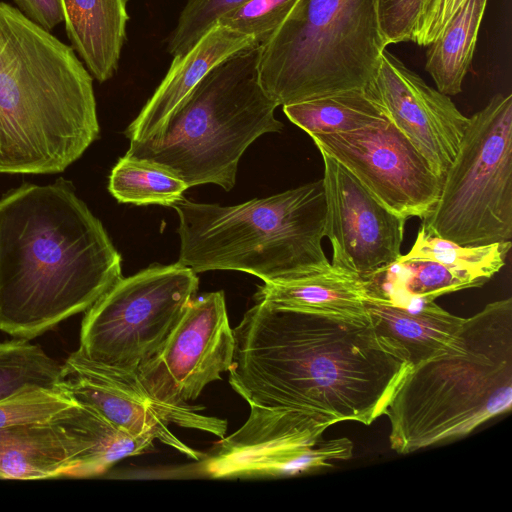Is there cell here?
<instances>
[{"mask_svg": "<svg viewBox=\"0 0 512 512\" xmlns=\"http://www.w3.org/2000/svg\"><path fill=\"white\" fill-rule=\"evenodd\" d=\"M229 383L248 405L310 417L325 427L370 425L409 367L359 320L256 301L233 330Z\"/></svg>", "mask_w": 512, "mask_h": 512, "instance_id": "1", "label": "cell"}, {"mask_svg": "<svg viewBox=\"0 0 512 512\" xmlns=\"http://www.w3.org/2000/svg\"><path fill=\"white\" fill-rule=\"evenodd\" d=\"M121 256L63 179L0 198V330L30 341L86 311L119 279Z\"/></svg>", "mask_w": 512, "mask_h": 512, "instance_id": "2", "label": "cell"}, {"mask_svg": "<svg viewBox=\"0 0 512 512\" xmlns=\"http://www.w3.org/2000/svg\"><path fill=\"white\" fill-rule=\"evenodd\" d=\"M99 132L93 77L72 47L0 2V173L62 172Z\"/></svg>", "mask_w": 512, "mask_h": 512, "instance_id": "3", "label": "cell"}, {"mask_svg": "<svg viewBox=\"0 0 512 512\" xmlns=\"http://www.w3.org/2000/svg\"><path fill=\"white\" fill-rule=\"evenodd\" d=\"M512 406V299L465 318L430 358L408 367L383 415L390 448L409 454L462 438Z\"/></svg>", "mask_w": 512, "mask_h": 512, "instance_id": "4", "label": "cell"}, {"mask_svg": "<svg viewBox=\"0 0 512 512\" xmlns=\"http://www.w3.org/2000/svg\"><path fill=\"white\" fill-rule=\"evenodd\" d=\"M178 214V263L196 274L235 270L264 283L292 280L329 270L323 179L266 198L233 205L196 203L184 197Z\"/></svg>", "mask_w": 512, "mask_h": 512, "instance_id": "5", "label": "cell"}, {"mask_svg": "<svg viewBox=\"0 0 512 512\" xmlns=\"http://www.w3.org/2000/svg\"><path fill=\"white\" fill-rule=\"evenodd\" d=\"M258 46L211 69L162 127L130 141L125 155L168 169L188 188L212 183L230 191L246 149L261 135L283 129L275 117L278 104L258 80Z\"/></svg>", "mask_w": 512, "mask_h": 512, "instance_id": "6", "label": "cell"}, {"mask_svg": "<svg viewBox=\"0 0 512 512\" xmlns=\"http://www.w3.org/2000/svg\"><path fill=\"white\" fill-rule=\"evenodd\" d=\"M385 48L377 0H296L258 46V80L278 106L364 90Z\"/></svg>", "mask_w": 512, "mask_h": 512, "instance_id": "7", "label": "cell"}, {"mask_svg": "<svg viewBox=\"0 0 512 512\" xmlns=\"http://www.w3.org/2000/svg\"><path fill=\"white\" fill-rule=\"evenodd\" d=\"M420 228L461 246L511 241V94L494 95L469 118L439 197Z\"/></svg>", "mask_w": 512, "mask_h": 512, "instance_id": "8", "label": "cell"}, {"mask_svg": "<svg viewBox=\"0 0 512 512\" xmlns=\"http://www.w3.org/2000/svg\"><path fill=\"white\" fill-rule=\"evenodd\" d=\"M198 283L178 262L122 277L85 311L78 350L94 362L136 372L161 350Z\"/></svg>", "mask_w": 512, "mask_h": 512, "instance_id": "9", "label": "cell"}, {"mask_svg": "<svg viewBox=\"0 0 512 512\" xmlns=\"http://www.w3.org/2000/svg\"><path fill=\"white\" fill-rule=\"evenodd\" d=\"M244 424L202 458L212 478H277L318 472L352 457L348 438L327 440V427L281 409L250 405Z\"/></svg>", "mask_w": 512, "mask_h": 512, "instance_id": "10", "label": "cell"}, {"mask_svg": "<svg viewBox=\"0 0 512 512\" xmlns=\"http://www.w3.org/2000/svg\"><path fill=\"white\" fill-rule=\"evenodd\" d=\"M59 388L76 403L86 405L118 429L137 438L158 440L196 461L204 455L175 436L169 424L213 434L220 439L227 431L225 419L199 413L203 407H179L156 400L127 371L86 358L78 349L62 365Z\"/></svg>", "mask_w": 512, "mask_h": 512, "instance_id": "11", "label": "cell"}, {"mask_svg": "<svg viewBox=\"0 0 512 512\" xmlns=\"http://www.w3.org/2000/svg\"><path fill=\"white\" fill-rule=\"evenodd\" d=\"M310 137L320 153L340 163L385 208L406 220L424 218L439 197L443 179L389 120Z\"/></svg>", "mask_w": 512, "mask_h": 512, "instance_id": "12", "label": "cell"}, {"mask_svg": "<svg viewBox=\"0 0 512 512\" xmlns=\"http://www.w3.org/2000/svg\"><path fill=\"white\" fill-rule=\"evenodd\" d=\"M234 348L224 292H209L189 302L161 350L136 374L156 400L188 407L230 369Z\"/></svg>", "mask_w": 512, "mask_h": 512, "instance_id": "13", "label": "cell"}, {"mask_svg": "<svg viewBox=\"0 0 512 512\" xmlns=\"http://www.w3.org/2000/svg\"><path fill=\"white\" fill-rule=\"evenodd\" d=\"M331 265L362 279L401 256L406 219L385 208L340 163L320 153Z\"/></svg>", "mask_w": 512, "mask_h": 512, "instance_id": "14", "label": "cell"}, {"mask_svg": "<svg viewBox=\"0 0 512 512\" xmlns=\"http://www.w3.org/2000/svg\"><path fill=\"white\" fill-rule=\"evenodd\" d=\"M363 91L443 179L469 123L450 97L430 87L386 48Z\"/></svg>", "mask_w": 512, "mask_h": 512, "instance_id": "15", "label": "cell"}, {"mask_svg": "<svg viewBox=\"0 0 512 512\" xmlns=\"http://www.w3.org/2000/svg\"><path fill=\"white\" fill-rule=\"evenodd\" d=\"M259 45L251 35L215 23L185 54L173 57L166 76L129 124L125 135L141 141L155 134L205 75L234 53Z\"/></svg>", "mask_w": 512, "mask_h": 512, "instance_id": "16", "label": "cell"}, {"mask_svg": "<svg viewBox=\"0 0 512 512\" xmlns=\"http://www.w3.org/2000/svg\"><path fill=\"white\" fill-rule=\"evenodd\" d=\"M61 4L72 49L93 78L109 80L126 39L127 0H61Z\"/></svg>", "mask_w": 512, "mask_h": 512, "instance_id": "17", "label": "cell"}, {"mask_svg": "<svg viewBox=\"0 0 512 512\" xmlns=\"http://www.w3.org/2000/svg\"><path fill=\"white\" fill-rule=\"evenodd\" d=\"M78 450L52 419L0 428V478L35 480L69 477Z\"/></svg>", "mask_w": 512, "mask_h": 512, "instance_id": "18", "label": "cell"}, {"mask_svg": "<svg viewBox=\"0 0 512 512\" xmlns=\"http://www.w3.org/2000/svg\"><path fill=\"white\" fill-rule=\"evenodd\" d=\"M366 310L377 334L399 350L409 367L441 350L465 319L434 301L400 307L368 298Z\"/></svg>", "mask_w": 512, "mask_h": 512, "instance_id": "19", "label": "cell"}, {"mask_svg": "<svg viewBox=\"0 0 512 512\" xmlns=\"http://www.w3.org/2000/svg\"><path fill=\"white\" fill-rule=\"evenodd\" d=\"M367 299L362 278L333 266L314 275L264 283L255 294L256 301L278 307L359 320L369 319Z\"/></svg>", "mask_w": 512, "mask_h": 512, "instance_id": "20", "label": "cell"}, {"mask_svg": "<svg viewBox=\"0 0 512 512\" xmlns=\"http://www.w3.org/2000/svg\"><path fill=\"white\" fill-rule=\"evenodd\" d=\"M52 420L78 450L77 463L69 477L99 476L121 459L143 454L154 447V440L131 436L80 403L74 402Z\"/></svg>", "mask_w": 512, "mask_h": 512, "instance_id": "21", "label": "cell"}, {"mask_svg": "<svg viewBox=\"0 0 512 512\" xmlns=\"http://www.w3.org/2000/svg\"><path fill=\"white\" fill-rule=\"evenodd\" d=\"M488 0H466L426 52L425 70L447 96L462 91Z\"/></svg>", "mask_w": 512, "mask_h": 512, "instance_id": "22", "label": "cell"}, {"mask_svg": "<svg viewBox=\"0 0 512 512\" xmlns=\"http://www.w3.org/2000/svg\"><path fill=\"white\" fill-rule=\"evenodd\" d=\"M283 112L309 136L351 132L388 120L363 90L287 104L283 106Z\"/></svg>", "mask_w": 512, "mask_h": 512, "instance_id": "23", "label": "cell"}, {"mask_svg": "<svg viewBox=\"0 0 512 512\" xmlns=\"http://www.w3.org/2000/svg\"><path fill=\"white\" fill-rule=\"evenodd\" d=\"M108 189L120 203L171 207L188 186L166 168L125 155L113 167Z\"/></svg>", "mask_w": 512, "mask_h": 512, "instance_id": "24", "label": "cell"}, {"mask_svg": "<svg viewBox=\"0 0 512 512\" xmlns=\"http://www.w3.org/2000/svg\"><path fill=\"white\" fill-rule=\"evenodd\" d=\"M62 365L24 339L0 343V402L30 389H60Z\"/></svg>", "mask_w": 512, "mask_h": 512, "instance_id": "25", "label": "cell"}, {"mask_svg": "<svg viewBox=\"0 0 512 512\" xmlns=\"http://www.w3.org/2000/svg\"><path fill=\"white\" fill-rule=\"evenodd\" d=\"M511 241L484 246H461L419 229L416 240L404 258L430 259L441 264L475 272L490 279L505 265Z\"/></svg>", "mask_w": 512, "mask_h": 512, "instance_id": "26", "label": "cell"}, {"mask_svg": "<svg viewBox=\"0 0 512 512\" xmlns=\"http://www.w3.org/2000/svg\"><path fill=\"white\" fill-rule=\"evenodd\" d=\"M248 0H188L168 39L174 57L189 51L226 12Z\"/></svg>", "mask_w": 512, "mask_h": 512, "instance_id": "27", "label": "cell"}, {"mask_svg": "<svg viewBox=\"0 0 512 512\" xmlns=\"http://www.w3.org/2000/svg\"><path fill=\"white\" fill-rule=\"evenodd\" d=\"M296 0H248L226 12L216 23L254 36L264 43L285 19Z\"/></svg>", "mask_w": 512, "mask_h": 512, "instance_id": "28", "label": "cell"}, {"mask_svg": "<svg viewBox=\"0 0 512 512\" xmlns=\"http://www.w3.org/2000/svg\"><path fill=\"white\" fill-rule=\"evenodd\" d=\"M75 401L61 389H30L0 402V428L50 421Z\"/></svg>", "mask_w": 512, "mask_h": 512, "instance_id": "29", "label": "cell"}, {"mask_svg": "<svg viewBox=\"0 0 512 512\" xmlns=\"http://www.w3.org/2000/svg\"><path fill=\"white\" fill-rule=\"evenodd\" d=\"M428 0H377L380 31L386 47L412 41L418 18Z\"/></svg>", "mask_w": 512, "mask_h": 512, "instance_id": "30", "label": "cell"}, {"mask_svg": "<svg viewBox=\"0 0 512 512\" xmlns=\"http://www.w3.org/2000/svg\"><path fill=\"white\" fill-rule=\"evenodd\" d=\"M466 0H428L415 26L412 42L428 46Z\"/></svg>", "mask_w": 512, "mask_h": 512, "instance_id": "31", "label": "cell"}, {"mask_svg": "<svg viewBox=\"0 0 512 512\" xmlns=\"http://www.w3.org/2000/svg\"><path fill=\"white\" fill-rule=\"evenodd\" d=\"M18 9L47 31L64 20L61 0H14Z\"/></svg>", "mask_w": 512, "mask_h": 512, "instance_id": "32", "label": "cell"}]
</instances>
